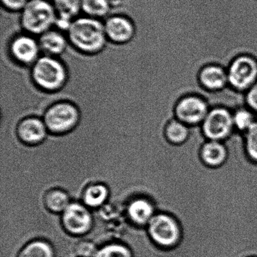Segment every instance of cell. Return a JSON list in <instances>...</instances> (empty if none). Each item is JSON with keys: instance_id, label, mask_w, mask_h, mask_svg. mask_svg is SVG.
I'll use <instances>...</instances> for the list:
<instances>
[{"instance_id": "6da1fadb", "label": "cell", "mask_w": 257, "mask_h": 257, "mask_svg": "<svg viewBox=\"0 0 257 257\" xmlns=\"http://www.w3.org/2000/svg\"><path fill=\"white\" fill-rule=\"evenodd\" d=\"M180 226L182 239L175 247H159L148 237L144 246H130L134 257H231L222 239L205 222L185 219Z\"/></svg>"}, {"instance_id": "7a4b0ae2", "label": "cell", "mask_w": 257, "mask_h": 257, "mask_svg": "<svg viewBox=\"0 0 257 257\" xmlns=\"http://www.w3.org/2000/svg\"><path fill=\"white\" fill-rule=\"evenodd\" d=\"M70 46L82 55H95L108 44L104 23L94 18L79 17L73 20L67 31Z\"/></svg>"}, {"instance_id": "3957f363", "label": "cell", "mask_w": 257, "mask_h": 257, "mask_svg": "<svg viewBox=\"0 0 257 257\" xmlns=\"http://www.w3.org/2000/svg\"><path fill=\"white\" fill-rule=\"evenodd\" d=\"M31 79L39 89L55 93L64 89L69 71L64 61L56 57L43 55L31 67Z\"/></svg>"}, {"instance_id": "277c9868", "label": "cell", "mask_w": 257, "mask_h": 257, "mask_svg": "<svg viewBox=\"0 0 257 257\" xmlns=\"http://www.w3.org/2000/svg\"><path fill=\"white\" fill-rule=\"evenodd\" d=\"M57 13L48 0H30L21 12L22 28L32 36H41L55 25Z\"/></svg>"}, {"instance_id": "5b68a950", "label": "cell", "mask_w": 257, "mask_h": 257, "mask_svg": "<svg viewBox=\"0 0 257 257\" xmlns=\"http://www.w3.org/2000/svg\"><path fill=\"white\" fill-rule=\"evenodd\" d=\"M147 234L159 247L171 249L181 240L182 228L174 216L165 212H158L147 225Z\"/></svg>"}, {"instance_id": "8992f818", "label": "cell", "mask_w": 257, "mask_h": 257, "mask_svg": "<svg viewBox=\"0 0 257 257\" xmlns=\"http://www.w3.org/2000/svg\"><path fill=\"white\" fill-rule=\"evenodd\" d=\"M80 112L75 103L70 101L57 102L46 109L44 121L48 131L55 135H63L73 130L79 124Z\"/></svg>"}, {"instance_id": "52a82bcc", "label": "cell", "mask_w": 257, "mask_h": 257, "mask_svg": "<svg viewBox=\"0 0 257 257\" xmlns=\"http://www.w3.org/2000/svg\"><path fill=\"white\" fill-rule=\"evenodd\" d=\"M204 138L209 141H226L235 132L233 113L225 107L211 108L201 125Z\"/></svg>"}, {"instance_id": "ba28073f", "label": "cell", "mask_w": 257, "mask_h": 257, "mask_svg": "<svg viewBox=\"0 0 257 257\" xmlns=\"http://www.w3.org/2000/svg\"><path fill=\"white\" fill-rule=\"evenodd\" d=\"M210 111L207 102L198 96H186L180 99L174 108L175 118L189 125H201Z\"/></svg>"}, {"instance_id": "9c48e42d", "label": "cell", "mask_w": 257, "mask_h": 257, "mask_svg": "<svg viewBox=\"0 0 257 257\" xmlns=\"http://www.w3.org/2000/svg\"><path fill=\"white\" fill-rule=\"evenodd\" d=\"M9 52L13 61L25 67H32L40 58L38 40L32 35H18L10 43Z\"/></svg>"}, {"instance_id": "30bf717a", "label": "cell", "mask_w": 257, "mask_h": 257, "mask_svg": "<svg viewBox=\"0 0 257 257\" xmlns=\"http://www.w3.org/2000/svg\"><path fill=\"white\" fill-rule=\"evenodd\" d=\"M62 225L73 235L80 236L91 230L93 218L86 206L77 202L70 203L62 213Z\"/></svg>"}, {"instance_id": "8fae6325", "label": "cell", "mask_w": 257, "mask_h": 257, "mask_svg": "<svg viewBox=\"0 0 257 257\" xmlns=\"http://www.w3.org/2000/svg\"><path fill=\"white\" fill-rule=\"evenodd\" d=\"M105 32L109 43L125 45L135 39L137 28L131 18L117 14L109 16L104 22Z\"/></svg>"}, {"instance_id": "7c38bea8", "label": "cell", "mask_w": 257, "mask_h": 257, "mask_svg": "<svg viewBox=\"0 0 257 257\" xmlns=\"http://www.w3.org/2000/svg\"><path fill=\"white\" fill-rule=\"evenodd\" d=\"M256 78L257 63L249 57L237 58L230 67L228 81L236 89H246L252 85Z\"/></svg>"}, {"instance_id": "4fadbf2b", "label": "cell", "mask_w": 257, "mask_h": 257, "mask_svg": "<svg viewBox=\"0 0 257 257\" xmlns=\"http://www.w3.org/2000/svg\"><path fill=\"white\" fill-rule=\"evenodd\" d=\"M47 131L44 121L37 117H29L19 123L17 133L22 142L28 145H37L46 139Z\"/></svg>"}, {"instance_id": "5bb4252c", "label": "cell", "mask_w": 257, "mask_h": 257, "mask_svg": "<svg viewBox=\"0 0 257 257\" xmlns=\"http://www.w3.org/2000/svg\"><path fill=\"white\" fill-rule=\"evenodd\" d=\"M38 42L43 55L56 58L64 55L69 46L68 39L61 31L53 29L40 36Z\"/></svg>"}, {"instance_id": "9a60e30c", "label": "cell", "mask_w": 257, "mask_h": 257, "mask_svg": "<svg viewBox=\"0 0 257 257\" xmlns=\"http://www.w3.org/2000/svg\"><path fill=\"white\" fill-rule=\"evenodd\" d=\"M200 156L206 165L211 168H218L226 162L228 149L222 141L207 140L201 147Z\"/></svg>"}, {"instance_id": "2e32d148", "label": "cell", "mask_w": 257, "mask_h": 257, "mask_svg": "<svg viewBox=\"0 0 257 257\" xmlns=\"http://www.w3.org/2000/svg\"><path fill=\"white\" fill-rule=\"evenodd\" d=\"M127 213L131 220L139 225H148L156 214V206L147 198H137L127 206Z\"/></svg>"}, {"instance_id": "e0dca14e", "label": "cell", "mask_w": 257, "mask_h": 257, "mask_svg": "<svg viewBox=\"0 0 257 257\" xmlns=\"http://www.w3.org/2000/svg\"><path fill=\"white\" fill-rule=\"evenodd\" d=\"M190 131L191 127L174 117L167 123L165 136L171 144L181 145L189 139Z\"/></svg>"}, {"instance_id": "ac0fdd59", "label": "cell", "mask_w": 257, "mask_h": 257, "mask_svg": "<svg viewBox=\"0 0 257 257\" xmlns=\"http://www.w3.org/2000/svg\"><path fill=\"white\" fill-rule=\"evenodd\" d=\"M200 80L205 88L209 90H219L226 83L227 76L220 67L208 66L203 69L200 74Z\"/></svg>"}, {"instance_id": "d6986e66", "label": "cell", "mask_w": 257, "mask_h": 257, "mask_svg": "<svg viewBox=\"0 0 257 257\" xmlns=\"http://www.w3.org/2000/svg\"><path fill=\"white\" fill-rule=\"evenodd\" d=\"M109 189L106 185L95 183L85 188L82 198L85 206L96 208L103 205L109 198Z\"/></svg>"}, {"instance_id": "ffe728a7", "label": "cell", "mask_w": 257, "mask_h": 257, "mask_svg": "<svg viewBox=\"0 0 257 257\" xmlns=\"http://www.w3.org/2000/svg\"><path fill=\"white\" fill-rule=\"evenodd\" d=\"M18 257H55V248L47 240H31L21 249Z\"/></svg>"}, {"instance_id": "44dd1931", "label": "cell", "mask_w": 257, "mask_h": 257, "mask_svg": "<svg viewBox=\"0 0 257 257\" xmlns=\"http://www.w3.org/2000/svg\"><path fill=\"white\" fill-rule=\"evenodd\" d=\"M112 0H82V12L94 19L107 17L112 10Z\"/></svg>"}, {"instance_id": "7402d4cb", "label": "cell", "mask_w": 257, "mask_h": 257, "mask_svg": "<svg viewBox=\"0 0 257 257\" xmlns=\"http://www.w3.org/2000/svg\"><path fill=\"white\" fill-rule=\"evenodd\" d=\"M44 203L49 211L63 213L70 205V198L62 189H52L45 195Z\"/></svg>"}, {"instance_id": "603a6c76", "label": "cell", "mask_w": 257, "mask_h": 257, "mask_svg": "<svg viewBox=\"0 0 257 257\" xmlns=\"http://www.w3.org/2000/svg\"><path fill=\"white\" fill-rule=\"evenodd\" d=\"M82 0H53L54 7L59 19L72 21L77 19L82 11Z\"/></svg>"}, {"instance_id": "cb8c5ba5", "label": "cell", "mask_w": 257, "mask_h": 257, "mask_svg": "<svg viewBox=\"0 0 257 257\" xmlns=\"http://www.w3.org/2000/svg\"><path fill=\"white\" fill-rule=\"evenodd\" d=\"M257 119L252 111L239 108L233 112V122L235 132L244 134Z\"/></svg>"}, {"instance_id": "d4e9b609", "label": "cell", "mask_w": 257, "mask_h": 257, "mask_svg": "<svg viewBox=\"0 0 257 257\" xmlns=\"http://www.w3.org/2000/svg\"><path fill=\"white\" fill-rule=\"evenodd\" d=\"M95 257H134L132 249L124 243H109L99 248Z\"/></svg>"}, {"instance_id": "484cf974", "label": "cell", "mask_w": 257, "mask_h": 257, "mask_svg": "<svg viewBox=\"0 0 257 257\" xmlns=\"http://www.w3.org/2000/svg\"><path fill=\"white\" fill-rule=\"evenodd\" d=\"M245 151L252 162L257 163V119L252 126L243 134Z\"/></svg>"}, {"instance_id": "4316f807", "label": "cell", "mask_w": 257, "mask_h": 257, "mask_svg": "<svg viewBox=\"0 0 257 257\" xmlns=\"http://www.w3.org/2000/svg\"><path fill=\"white\" fill-rule=\"evenodd\" d=\"M99 248L91 240H81L73 247L76 257H95Z\"/></svg>"}, {"instance_id": "83f0119b", "label": "cell", "mask_w": 257, "mask_h": 257, "mask_svg": "<svg viewBox=\"0 0 257 257\" xmlns=\"http://www.w3.org/2000/svg\"><path fill=\"white\" fill-rule=\"evenodd\" d=\"M30 0H1L3 7L12 13H19L26 7Z\"/></svg>"}, {"instance_id": "f1b7e54d", "label": "cell", "mask_w": 257, "mask_h": 257, "mask_svg": "<svg viewBox=\"0 0 257 257\" xmlns=\"http://www.w3.org/2000/svg\"><path fill=\"white\" fill-rule=\"evenodd\" d=\"M246 102L249 109L252 112L257 113V83H255L248 91L246 97Z\"/></svg>"}, {"instance_id": "f546056e", "label": "cell", "mask_w": 257, "mask_h": 257, "mask_svg": "<svg viewBox=\"0 0 257 257\" xmlns=\"http://www.w3.org/2000/svg\"><path fill=\"white\" fill-rule=\"evenodd\" d=\"M117 1H119V0H117Z\"/></svg>"}]
</instances>
